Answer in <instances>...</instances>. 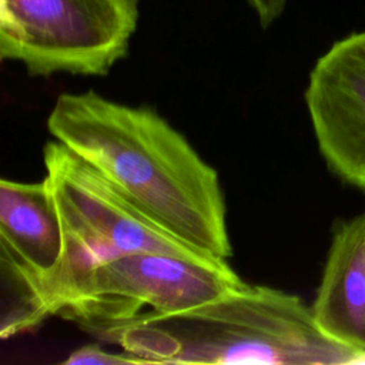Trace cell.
<instances>
[{
  "instance_id": "obj_1",
  "label": "cell",
  "mask_w": 365,
  "mask_h": 365,
  "mask_svg": "<svg viewBox=\"0 0 365 365\" xmlns=\"http://www.w3.org/2000/svg\"><path fill=\"white\" fill-rule=\"evenodd\" d=\"M47 130L194 248L232 255L218 174L165 118L93 90L60 94Z\"/></svg>"
},
{
  "instance_id": "obj_2",
  "label": "cell",
  "mask_w": 365,
  "mask_h": 365,
  "mask_svg": "<svg viewBox=\"0 0 365 365\" xmlns=\"http://www.w3.org/2000/svg\"><path fill=\"white\" fill-rule=\"evenodd\" d=\"M88 332L147 364L365 362V354L324 332L298 295L247 282L185 311L138 312Z\"/></svg>"
},
{
  "instance_id": "obj_3",
  "label": "cell",
  "mask_w": 365,
  "mask_h": 365,
  "mask_svg": "<svg viewBox=\"0 0 365 365\" xmlns=\"http://www.w3.org/2000/svg\"><path fill=\"white\" fill-rule=\"evenodd\" d=\"M43 160L64 231L63 258L48 287L54 301H64L91 268L115 257L160 252L188 259L217 258L165 230L60 141L44 145Z\"/></svg>"
},
{
  "instance_id": "obj_4",
  "label": "cell",
  "mask_w": 365,
  "mask_h": 365,
  "mask_svg": "<svg viewBox=\"0 0 365 365\" xmlns=\"http://www.w3.org/2000/svg\"><path fill=\"white\" fill-rule=\"evenodd\" d=\"M140 0H0V56L31 76H106L128 53Z\"/></svg>"
},
{
  "instance_id": "obj_5",
  "label": "cell",
  "mask_w": 365,
  "mask_h": 365,
  "mask_svg": "<svg viewBox=\"0 0 365 365\" xmlns=\"http://www.w3.org/2000/svg\"><path fill=\"white\" fill-rule=\"evenodd\" d=\"M242 284L227 259L134 252L91 268L73 287L58 315L90 331L130 318L144 305L155 314L185 311Z\"/></svg>"
},
{
  "instance_id": "obj_6",
  "label": "cell",
  "mask_w": 365,
  "mask_h": 365,
  "mask_svg": "<svg viewBox=\"0 0 365 365\" xmlns=\"http://www.w3.org/2000/svg\"><path fill=\"white\" fill-rule=\"evenodd\" d=\"M64 252V231L51 187L0 180V265L6 305L17 332L44 321L40 298L58 271Z\"/></svg>"
},
{
  "instance_id": "obj_7",
  "label": "cell",
  "mask_w": 365,
  "mask_h": 365,
  "mask_svg": "<svg viewBox=\"0 0 365 365\" xmlns=\"http://www.w3.org/2000/svg\"><path fill=\"white\" fill-rule=\"evenodd\" d=\"M304 98L328 170L365 192V30L336 40L317 60Z\"/></svg>"
},
{
  "instance_id": "obj_8",
  "label": "cell",
  "mask_w": 365,
  "mask_h": 365,
  "mask_svg": "<svg viewBox=\"0 0 365 365\" xmlns=\"http://www.w3.org/2000/svg\"><path fill=\"white\" fill-rule=\"evenodd\" d=\"M311 307L324 332L365 354V211L335 224Z\"/></svg>"
},
{
  "instance_id": "obj_9",
  "label": "cell",
  "mask_w": 365,
  "mask_h": 365,
  "mask_svg": "<svg viewBox=\"0 0 365 365\" xmlns=\"http://www.w3.org/2000/svg\"><path fill=\"white\" fill-rule=\"evenodd\" d=\"M64 365H120V364H147L143 358L121 349V352H113L103 348L100 344H88L70 352L63 361Z\"/></svg>"
},
{
  "instance_id": "obj_10",
  "label": "cell",
  "mask_w": 365,
  "mask_h": 365,
  "mask_svg": "<svg viewBox=\"0 0 365 365\" xmlns=\"http://www.w3.org/2000/svg\"><path fill=\"white\" fill-rule=\"evenodd\" d=\"M255 11L259 26L268 29L284 11L287 0H247Z\"/></svg>"
}]
</instances>
